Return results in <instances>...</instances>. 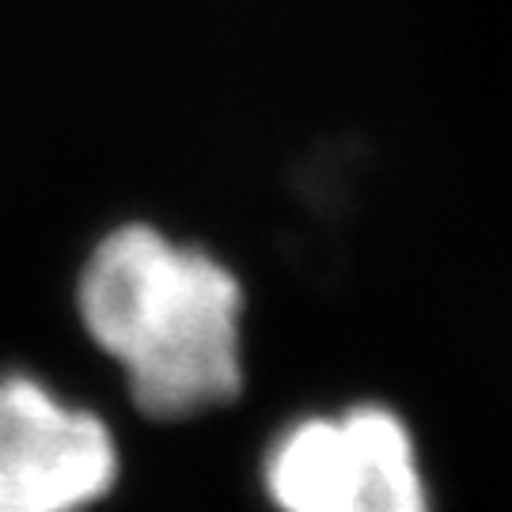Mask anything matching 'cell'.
<instances>
[{"mask_svg":"<svg viewBox=\"0 0 512 512\" xmlns=\"http://www.w3.org/2000/svg\"><path fill=\"white\" fill-rule=\"evenodd\" d=\"M80 323L156 421H190L243 391V285L202 247L152 224L95 243L76 281Z\"/></svg>","mask_w":512,"mask_h":512,"instance_id":"obj_1","label":"cell"},{"mask_svg":"<svg viewBox=\"0 0 512 512\" xmlns=\"http://www.w3.org/2000/svg\"><path fill=\"white\" fill-rule=\"evenodd\" d=\"M262 486L277 512H433L414 433L380 403L281 429Z\"/></svg>","mask_w":512,"mask_h":512,"instance_id":"obj_2","label":"cell"},{"mask_svg":"<svg viewBox=\"0 0 512 512\" xmlns=\"http://www.w3.org/2000/svg\"><path fill=\"white\" fill-rule=\"evenodd\" d=\"M114 478L107 421L27 372L0 376V512H88Z\"/></svg>","mask_w":512,"mask_h":512,"instance_id":"obj_3","label":"cell"}]
</instances>
